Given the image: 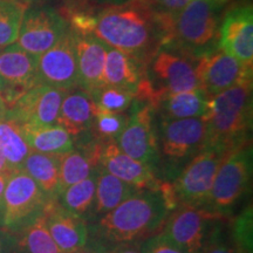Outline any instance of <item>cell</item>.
I'll return each mask as SVG.
<instances>
[{"mask_svg":"<svg viewBox=\"0 0 253 253\" xmlns=\"http://www.w3.org/2000/svg\"><path fill=\"white\" fill-rule=\"evenodd\" d=\"M0 121H1V119H0Z\"/></svg>","mask_w":253,"mask_h":253,"instance_id":"obj_45","label":"cell"},{"mask_svg":"<svg viewBox=\"0 0 253 253\" xmlns=\"http://www.w3.org/2000/svg\"><path fill=\"white\" fill-rule=\"evenodd\" d=\"M219 219L203 209L178 205L160 231L164 239L183 253H201L208 239L211 220Z\"/></svg>","mask_w":253,"mask_h":253,"instance_id":"obj_11","label":"cell"},{"mask_svg":"<svg viewBox=\"0 0 253 253\" xmlns=\"http://www.w3.org/2000/svg\"><path fill=\"white\" fill-rule=\"evenodd\" d=\"M43 223L61 253L81 249L89 238L88 224L84 218L65 210L55 198L50 199L43 211Z\"/></svg>","mask_w":253,"mask_h":253,"instance_id":"obj_18","label":"cell"},{"mask_svg":"<svg viewBox=\"0 0 253 253\" xmlns=\"http://www.w3.org/2000/svg\"><path fill=\"white\" fill-rule=\"evenodd\" d=\"M135 186L121 181L118 177L110 175L106 170L99 167L96 178V189H95V198L91 217L89 223H93L97 218L106 214L113 209H115L126 199L131 197L138 191Z\"/></svg>","mask_w":253,"mask_h":253,"instance_id":"obj_24","label":"cell"},{"mask_svg":"<svg viewBox=\"0 0 253 253\" xmlns=\"http://www.w3.org/2000/svg\"><path fill=\"white\" fill-rule=\"evenodd\" d=\"M97 172H99V168L89 177L68 186L55 197L56 202L65 210L75 216L84 218L87 224L89 223L91 210H93Z\"/></svg>","mask_w":253,"mask_h":253,"instance_id":"obj_26","label":"cell"},{"mask_svg":"<svg viewBox=\"0 0 253 253\" xmlns=\"http://www.w3.org/2000/svg\"><path fill=\"white\" fill-rule=\"evenodd\" d=\"M218 46L221 50L252 67L253 62V9L251 2H236L221 19Z\"/></svg>","mask_w":253,"mask_h":253,"instance_id":"obj_15","label":"cell"},{"mask_svg":"<svg viewBox=\"0 0 253 253\" xmlns=\"http://www.w3.org/2000/svg\"><path fill=\"white\" fill-rule=\"evenodd\" d=\"M112 250L100 240L89 237L84 246L72 253H112Z\"/></svg>","mask_w":253,"mask_h":253,"instance_id":"obj_36","label":"cell"},{"mask_svg":"<svg viewBox=\"0 0 253 253\" xmlns=\"http://www.w3.org/2000/svg\"><path fill=\"white\" fill-rule=\"evenodd\" d=\"M50 198L26 172L15 170L2 196V229L18 233L43 214Z\"/></svg>","mask_w":253,"mask_h":253,"instance_id":"obj_7","label":"cell"},{"mask_svg":"<svg viewBox=\"0 0 253 253\" xmlns=\"http://www.w3.org/2000/svg\"><path fill=\"white\" fill-rule=\"evenodd\" d=\"M233 0H191L172 15L170 33L162 48L196 60L217 49L221 19Z\"/></svg>","mask_w":253,"mask_h":253,"instance_id":"obj_4","label":"cell"},{"mask_svg":"<svg viewBox=\"0 0 253 253\" xmlns=\"http://www.w3.org/2000/svg\"><path fill=\"white\" fill-rule=\"evenodd\" d=\"M12 172L13 171H12V169L9 168L4 154H2L1 149H0V175H1V173H12Z\"/></svg>","mask_w":253,"mask_h":253,"instance_id":"obj_40","label":"cell"},{"mask_svg":"<svg viewBox=\"0 0 253 253\" xmlns=\"http://www.w3.org/2000/svg\"><path fill=\"white\" fill-rule=\"evenodd\" d=\"M128 119L125 113L108 112L94 104L90 132L102 142H116L125 130Z\"/></svg>","mask_w":253,"mask_h":253,"instance_id":"obj_30","label":"cell"},{"mask_svg":"<svg viewBox=\"0 0 253 253\" xmlns=\"http://www.w3.org/2000/svg\"><path fill=\"white\" fill-rule=\"evenodd\" d=\"M21 1L26 2L27 5H46V2H48L49 0H21Z\"/></svg>","mask_w":253,"mask_h":253,"instance_id":"obj_43","label":"cell"},{"mask_svg":"<svg viewBox=\"0 0 253 253\" xmlns=\"http://www.w3.org/2000/svg\"><path fill=\"white\" fill-rule=\"evenodd\" d=\"M252 177L251 143L231 150L224 156L203 209L216 218L229 216L245 192Z\"/></svg>","mask_w":253,"mask_h":253,"instance_id":"obj_6","label":"cell"},{"mask_svg":"<svg viewBox=\"0 0 253 253\" xmlns=\"http://www.w3.org/2000/svg\"><path fill=\"white\" fill-rule=\"evenodd\" d=\"M191 0H153L155 7L163 13L176 15L178 14L182 9L186 7V5Z\"/></svg>","mask_w":253,"mask_h":253,"instance_id":"obj_35","label":"cell"},{"mask_svg":"<svg viewBox=\"0 0 253 253\" xmlns=\"http://www.w3.org/2000/svg\"><path fill=\"white\" fill-rule=\"evenodd\" d=\"M6 113H7V107H6L5 101L1 97V95H0V119L4 120L6 116Z\"/></svg>","mask_w":253,"mask_h":253,"instance_id":"obj_42","label":"cell"},{"mask_svg":"<svg viewBox=\"0 0 253 253\" xmlns=\"http://www.w3.org/2000/svg\"><path fill=\"white\" fill-rule=\"evenodd\" d=\"M0 149L12 171L21 170L25 160L31 153L21 134L20 126L9 119L0 121Z\"/></svg>","mask_w":253,"mask_h":253,"instance_id":"obj_27","label":"cell"},{"mask_svg":"<svg viewBox=\"0 0 253 253\" xmlns=\"http://www.w3.org/2000/svg\"><path fill=\"white\" fill-rule=\"evenodd\" d=\"M195 66L199 87L210 97L252 79V67L244 66L219 47L196 60Z\"/></svg>","mask_w":253,"mask_h":253,"instance_id":"obj_16","label":"cell"},{"mask_svg":"<svg viewBox=\"0 0 253 253\" xmlns=\"http://www.w3.org/2000/svg\"><path fill=\"white\" fill-rule=\"evenodd\" d=\"M38 84L69 91L79 88L74 32L71 28L52 48L38 58Z\"/></svg>","mask_w":253,"mask_h":253,"instance_id":"obj_12","label":"cell"},{"mask_svg":"<svg viewBox=\"0 0 253 253\" xmlns=\"http://www.w3.org/2000/svg\"><path fill=\"white\" fill-rule=\"evenodd\" d=\"M97 160L100 168L137 189H160L162 183L149 167L123 153L115 142H102Z\"/></svg>","mask_w":253,"mask_h":253,"instance_id":"obj_17","label":"cell"},{"mask_svg":"<svg viewBox=\"0 0 253 253\" xmlns=\"http://www.w3.org/2000/svg\"><path fill=\"white\" fill-rule=\"evenodd\" d=\"M203 148L227 154L250 143L252 128V79L244 80L210 99L203 118Z\"/></svg>","mask_w":253,"mask_h":253,"instance_id":"obj_3","label":"cell"},{"mask_svg":"<svg viewBox=\"0 0 253 253\" xmlns=\"http://www.w3.org/2000/svg\"><path fill=\"white\" fill-rule=\"evenodd\" d=\"M171 19L158 11L153 0H126L99 8L93 36L147 67L166 45Z\"/></svg>","mask_w":253,"mask_h":253,"instance_id":"obj_1","label":"cell"},{"mask_svg":"<svg viewBox=\"0 0 253 253\" xmlns=\"http://www.w3.org/2000/svg\"><path fill=\"white\" fill-rule=\"evenodd\" d=\"M1 221H2V207H1V204H0V229H2Z\"/></svg>","mask_w":253,"mask_h":253,"instance_id":"obj_44","label":"cell"},{"mask_svg":"<svg viewBox=\"0 0 253 253\" xmlns=\"http://www.w3.org/2000/svg\"><path fill=\"white\" fill-rule=\"evenodd\" d=\"M226 154L203 148L170 183L178 205L202 208L212 188L219 164Z\"/></svg>","mask_w":253,"mask_h":253,"instance_id":"obj_8","label":"cell"},{"mask_svg":"<svg viewBox=\"0 0 253 253\" xmlns=\"http://www.w3.org/2000/svg\"><path fill=\"white\" fill-rule=\"evenodd\" d=\"M252 207L246 208L232 225V237L240 253H252Z\"/></svg>","mask_w":253,"mask_h":253,"instance_id":"obj_32","label":"cell"},{"mask_svg":"<svg viewBox=\"0 0 253 253\" xmlns=\"http://www.w3.org/2000/svg\"><path fill=\"white\" fill-rule=\"evenodd\" d=\"M130 107L128 123L115 143L123 153L149 167L156 175L158 145L154 123L155 112L149 104L136 99Z\"/></svg>","mask_w":253,"mask_h":253,"instance_id":"obj_9","label":"cell"},{"mask_svg":"<svg viewBox=\"0 0 253 253\" xmlns=\"http://www.w3.org/2000/svg\"><path fill=\"white\" fill-rule=\"evenodd\" d=\"M9 176H11V173H1L0 175V204L2 203V196H4V191Z\"/></svg>","mask_w":253,"mask_h":253,"instance_id":"obj_41","label":"cell"},{"mask_svg":"<svg viewBox=\"0 0 253 253\" xmlns=\"http://www.w3.org/2000/svg\"><path fill=\"white\" fill-rule=\"evenodd\" d=\"M201 253H240L236 246L226 244L219 237V230H214L209 235Z\"/></svg>","mask_w":253,"mask_h":253,"instance_id":"obj_34","label":"cell"},{"mask_svg":"<svg viewBox=\"0 0 253 253\" xmlns=\"http://www.w3.org/2000/svg\"><path fill=\"white\" fill-rule=\"evenodd\" d=\"M38 58L18 43L0 50V95L7 109L25 91L38 84Z\"/></svg>","mask_w":253,"mask_h":253,"instance_id":"obj_13","label":"cell"},{"mask_svg":"<svg viewBox=\"0 0 253 253\" xmlns=\"http://www.w3.org/2000/svg\"><path fill=\"white\" fill-rule=\"evenodd\" d=\"M171 207L160 189H141L112 211L88 224L89 237L110 249L143 242L160 232Z\"/></svg>","mask_w":253,"mask_h":253,"instance_id":"obj_2","label":"cell"},{"mask_svg":"<svg viewBox=\"0 0 253 253\" xmlns=\"http://www.w3.org/2000/svg\"><path fill=\"white\" fill-rule=\"evenodd\" d=\"M95 106L113 113H125L135 100V93L123 88L103 84L90 94Z\"/></svg>","mask_w":253,"mask_h":253,"instance_id":"obj_31","label":"cell"},{"mask_svg":"<svg viewBox=\"0 0 253 253\" xmlns=\"http://www.w3.org/2000/svg\"><path fill=\"white\" fill-rule=\"evenodd\" d=\"M74 38L79 88L90 95L103 86L104 61L109 46L93 34H78L74 32Z\"/></svg>","mask_w":253,"mask_h":253,"instance_id":"obj_19","label":"cell"},{"mask_svg":"<svg viewBox=\"0 0 253 253\" xmlns=\"http://www.w3.org/2000/svg\"><path fill=\"white\" fill-rule=\"evenodd\" d=\"M140 250L142 253H183L181 250L164 239L160 232L143 240Z\"/></svg>","mask_w":253,"mask_h":253,"instance_id":"obj_33","label":"cell"},{"mask_svg":"<svg viewBox=\"0 0 253 253\" xmlns=\"http://www.w3.org/2000/svg\"><path fill=\"white\" fill-rule=\"evenodd\" d=\"M112 253H142L140 249L135 248L132 244L120 245L112 250Z\"/></svg>","mask_w":253,"mask_h":253,"instance_id":"obj_39","label":"cell"},{"mask_svg":"<svg viewBox=\"0 0 253 253\" xmlns=\"http://www.w3.org/2000/svg\"><path fill=\"white\" fill-rule=\"evenodd\" d=\"M147 67L131 56L109 47L103 68V84L123 88L136 94Z\"/></svg>","mask_w":253,"mask_h":253,"instance_id":"obj_22","label":"cell"},{"mask_svg":"<svg viewBox=\"0 0 253 253\" xmlns=\"http://www.w3.org/2000/svg\"><path fill=\"white\" fill-rule=\"evenodd\" d=\"M69 1L78 2V4H81V5L93 6V7H102V6H107V5L120 4V2L126 1V0H69Z\"/></svg>","mask_w":253,"mask_h":253,"instance_id":"obj_38","label":"cell"},{"mask_svg":"<svg viewBox=\"0 0 253 253\" xmlns=\"http://www.w3.org/2000/svg\"><path fill=\"white\" fill-rule=\"evenodd\" d=\"M67 91L58 88L37 84L21 95L7 109L5 119L20 126L56 125L63 96Z\"/></svg>","mask_w":253,"mask_h":253,"instance_id":"obj_14","label":"cell"},{"mask_svg":"<svg viewBox=\"0 0 253 253\" xmlns=\"http://www.w3.org/2000/svg\"><path fill=\"white\" fill-rule=\"evenodd\" d=\"M68 28L59 9L47 5L30 6L25 12L17 43L31 54L40 56L52 48Z\"/></svg>","mask_w":253,"mask_h":253,"instance_id":"obj_10","label":"cell"},{"mask_svg":"<svg viewBox=\"0 0 253 253\" xmlns=\"http://www.w3.org/2000/svg\"><path fill=\"white\" fill-rule=\"evenodd\" d=\"M17 235L0 229V253H15Z\"/></svg>","mask_w":253,"mask_h":253,"instance_id":"obj_37","label":"cell"},{"mask_svg":"<svg viewBox=\"0 0 253 253\" xmlns=\"http://www.w3.org/2000/svg\"><path fill=\"white\" fill-rule=\"evenodd\" d=\"M20 130L32 151L62 156L75 148L74 137L59 125L40 126L24 125L20 126Z\"/></svg>","mask_w":253,"mask_h":253,"instance_id":"obj_23","label":"cell"},{"mask_svg":"<svg viewBox=\"0 0 253 253\" xmlns=\"http://www.w3.org/2000/svg\"><path fill=\"white\" fill-rule=\"evenodd\" d=\"M94 103L90 95L80 88L69 90L63 96L56 125L65 128L73 137L90 131Z\"/></svg>","mask_w":253,"mask_h":253,"instance_id":"obj_20","label":"cell"},{"mask_svg":"<svg viewBox=\"0 0 253 253\" xmlns=\"http://www.w3.org/2000/svg\"><path fill=\"white\" fill-rule=\"evenodd\" d=\"M157 134L158 166L156 176L171 183L186 164L203 149V119L160 120Z\"/></svg>","mask_w":253,"mask_h":253,"instance_id":"obj_5","label":"cell"},{"mask_svg":"<svg viewBox=\"0 0 253 253\" xmlns=\"http://www.w3.org/2000/svg\"><path fill=\"white\" fill-rule=\"evenodd\" d=\"M17 235L15 253H61L41 216Z\"/></svg>","mask_w":253,"mask_h":253,"instance_id":"obj_28","label":"cell"},{"mask_svg":"<svg viewBox=\"0 0 253 253\" xmlns=\"http://www.w3.org/2000/svg\"><path fill=\"white\" fill-rule=\"evenodd\" d=\"M210 99L202 89L169 94L158 101L154 112L158 113L160 120L203 119L209 112Z\"/></svg>","mask_w":253,"mask_h":253,"instance_id":"obj_21","label":"cell"},{"mask_svg":"<svg viewBox=\"0 0 253 253\" xmlns=\"http://www.w3.org/2000/svg\"><path fill=\"white\" fill-rule=\"evenodd\" d=\"M60 157L61 156L31 150L21 167V170L50 198H55L58 195Z\"/></svg>","mask_w":253,"mask_h":253,"instance_id":"obj_25","label":"cell"},{"mask_svg":"<svg viewBox=\"0 0 253 253\" xmlns=\"http://www.w3.org/2000/svg\"><path fill=\"white\" fill-rule=\"evenodd\" d=\"M28 7L21 0H0V49L17 41Z\"/></svg>","mask_w":253,"mask_h":253,"instance_id":"obj_29","label":"cell"}]
</instances>
